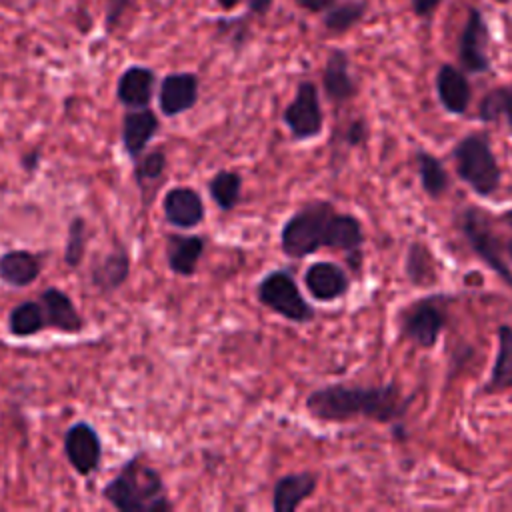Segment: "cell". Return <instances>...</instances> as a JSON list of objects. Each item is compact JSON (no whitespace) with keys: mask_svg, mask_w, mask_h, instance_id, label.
<instances>
[{"mask_svg":"<svg viewBox=\"0 0 512 512\" xmlns=\"http://www.w3.org/2000/svg\"><path fill=\"white\" fill-rule=\"evenodd\" d=\"M364 242L366 234L360 218L350 212H338L328 200L302 204L280 228V250L292 260H302L320 248H330L344 252L348 262L358 268Z\"/></svg>","mask_w":512,"mask_h":512,"instance_id":"cell-1","label":"cell"},{"mask_svg":"<svg viewBox=\"0 0 512 512\" xmlns=\"http://www.w3.org/2000/svg\"><path fill=\"white\" fill-rule=\"evenodd\" d=\"M410 404L412 396H404L396 382L380 386L336 382L312 390L304 400V408L310 418L336 424L356 418L372 420L378 424L400 422Z\"/></svg>","mask_w":512,"mask_h":512,"instance_id":"cell-2","label":"cell"},{"mask_svg":"<svg viewBox=\"0 0 512 512\" xmlns=\"http://www.w3.org/2000/svg\"><path fill=\"white\" fill-rule=\"evenodd\" d=\"M102 498L118 512H168L174 504L166 496L162 474L140 454L128 458L104 484Z\"/></svg>","mask_w":512,"mask_h":512,"instance_id":"cell-3","label":"cell"},{"mask_svg":"<svg viewBox=\"0 0 512 512\" xmlns=\"http://www.w3.org/2000/svg\"><path fill=\"white\" fill-rule=\"evenodd\" d=\"M456 176L480 198H490L500 190L502 168L486 134L462 136L452 148Z\"/></svg>","mask_w":512,"mask_h":512,"instance_id":"cell-4","label":"cell"},{"mask_svg":"<svg viewBox=\"0 0 512 512\" xmlns=\"http://www.w3.org/2000/svg\"><path fill=\"white\" fill-rule=\"evenodd\" d=\"M456 228L474 256L512 290V270L504 258V244L494 232L490 218L478 206H464L456 216Z\"/></svg>","mask_w":512,"mask_h":512,"instance_id":"cell-5","label":"cell"},{"mask_svg":"<svg viewBox=\"0 0 512 512\" xmlns=\"http://www.w3.org/2000/svg\"><path fill=\"white\" fill-rule=\"evenodd\" d=\"M444 294H430L412 300L398 312L400 336L412 342L416 348L430 350L438 344L440 334L448 324Z\"/></svg>","mask_w":512,"mask_h":512,"instance_id":"cell-6","label":"cell"},{"mask_svg":"<svg viewBox=\"0 0 512 512\" xmlns=\"http://www.w3.org/2000/svg\"><path fill=\"white\" fill-rule=\"evenodd\" d=\"M256 298L262 306L286 318L288 322L308 324L316 318V312L304 298L296 278L284 268L270 270L258 280Z\"/></svg>","mask_w":512,"mask_h":512,"instance_id":"cell-7","label":"cell"},{"mask_svg":"<svg viewBox=\"0 0 512 512\" xmlns=\"http://www.w3.org/2000/svg\"><path fill=\"white\" fill-rule=\"evenodd\" d=\"M282 122L286 124L294 142L314 140L324 130V112L320 104L318 86L312 80H302L296 86L294 98L286 104L282 112Z\"/></svg>","mask_w":512,"mask_h":512,"instance_id":"cell-8","label":"cell"},{"mask_svg":"<svg viewBox=\"0 0 512 512\" xmlns=\"http://www.w3.org/2000/svg\"><path fill=\"white\" fill-rule=\"evenodd\" d=\"M64 454L76 474H94L102 462V440L96 428L84 420L70 424L64 432Z\"/></svg>","mask_w":512,"mask_h":512,"instance_id":"cell-9","label":"cell"},{"mask_svg":"<svg viewBox=\"0 0 512 512\" xmlns=\"http://www.w3.org/2000/svg\"><path fill=\"white\" fill-rule=\"evenodd\" d=\"M488 44H490V30H488L486 18L478 8H470L458 40V60L464 72L484 74L490 70Z\"/></svg>","mask_w":512,"mask_h":512,"instance_id":"cell-10","label":"cell"},{"mask_svg":"<svg viewBox=\"0 0 512 512\" xmlns=\"http://www.w3.org/2000/svg\"><path fill=\"white\" fill-rule=\"evenodd\" d=\"M158 108L166 118H176L198 104L200 78L194 72L166 74L158 84Z\"/></svg>","mask_w":512,"mask_h":512,"instance_id":"cell-11","label":"cell"},{"mask_svg":"<svg viewBox=\"0 0 512 512\" xmlns=\"http://www.w3.org/2000/svg\"><path fill=\"white\" fill-rule=\"evenodd\" d=\"M164 220L178 230H192L206 218V206L192 186H172L162 196Z\"/></svg>","mask_w":512,"mask_h":512,"instance_id":"cell-12","label":"cell"},{"mask_svg":"<svg viewBox=\"0 0 512 512\" xmlns=\"http://www.w3.org/2000/svg\"><path fill=\"white\" fill-rule=\"evenodd\" d=\"M158 130L160 118L150 106L126 110L120 124V144L124 154L132 162L138 160L146 152L148 144L158 134Z\"/></svg>","mask_w":512,"mask_h":512,"instance_id":"cell-13","label":"cell"},{"mask_svg":"<svg viewBox=\"0 0 512 512\" xmlns=\"http://www.w3.org/2000/svg\"><path fill=\"white\" fill-rule=\"evenodd\" d=\"M304 288L316 302H334L350 292L348 272L330 260L312 262L304 270Z\"/></svg>","mask_w":512,"mask_h":512,"instance_id":"cell-14","label":"cell"},{"mask_svg":"<svg viewBox=\"0 0 512 512\" xmlns=\"http://www.w3.org/2000/svg\"><path fill=\"white\" fill-rule=\"evenodd\" d=\"M38 300L42 302L48 328L62 334H80L84 330V318L78 312L74 300L58 286H48L40 292Z\"/></svg>","mask_w":512,"mask_h":512,"instance_id":"cell-15","label":"cell"},{"mask_svg":"<svg viewBox=\"0 0 512 512\" xmlns=\"http://www.w3.org/2000/svg\"><path fill=\"white\" fill-rule=\"evenodd\" d=\"M436 96L442 108L452 116H464L472 100V88L464 70L454 64H442L434 76Z\"/></svg>","mask_w":512,"mask_h":512,"instance_id":"cell-16","label":"cell"},{"mask_svg":"<svg viewBox=\"0 0 512 512\" xmlns=\"http://www.w3.org/2000/svg\"><path fill=\"white\" fill-rule=\"evenodd\" d=\"M322 88L326 98L336 106L350 102L358 94V84L350 74V58L344 50H330L322 70Z\"/></svg>","mask_w":512,"mask_h":512,"instance_id":"cell-17","label":"cell"},{"mask_svg":"<svg viewBox=\"0 0 512 512\" xmlns=\"http://www.w3.org/2000/svg\"><path fill=\"white\" fill-rule=\"evenodd\" d=\"M318 488V474L310 470L290 472L280 476L272 488V510L294 512L298 510Z\"/></svg>","mask_w":512,"mask_h":512,"instance_id":"cell-18","label":"cell"},{"mask_svg":"<svg viewBox=\"0 0 512 512\" xmlns=\"http://www.w3.org/2000/svg\"><path fill=\"white\" fill-rule=\"evenodd\" d=\"M206 248V238L200 234L172 232L166 236V264L176 276L190 278L196 274Z\"/></svg>","mask_w":512,"mask_h":512,"instance_id":"cell-19","label":"cell"},{"mask_svg":"<svg viewBox=\"0 0 512 512\" xmlns=\"http://www.w3.org/2000/svg\"><path fill=\"white\" fill-rule=\"evenodd\" d=\"M156 90V72L148 66H128L116 82V100L126 108H146Z\"/></svg>","mask_w":512,"mask_h":512,"instance_id":"cell-20","label":"cell"},{"mask_svg":"<svg viewBox=\"0 0 512 512\" xmlns=\"http://www.w3.org/2000/svg\"><path fill=\"white\" fill-rule=\"evenodd\" d=\"M44 270L42 254L16 248L0 256V280L12 288H26L34 284Z\"/></svg>","mask_w":512,"mask_h":512,"instance_id":"cell-21","label":"cell"},{"mask_svg":"<svg viewBox=\"0 0 512 512\" xmlns=\"http://www.w3.org/2000/svg\"><path fill=\"white\" fill-rule=\"evenodd\" d=\"M130 278V254L124 248H114L98 258L90 270V284L104 292L112 294L120 290Z\"/></svg>","mask_w":512,"mask_h":512,"instance_id":"cell-22","label":"cell"},{"mask_svg":"<svg viewBox=\"0 0 512 512\" xmlns=\"http://www.w3.org/2000/svg\"><path fill=\"white\" fill-rule=\"evenodd\" d=\"M512 388V326L500 324L496 328V358L488 380L480 394H498Z\"/></svg>","mask_w":512,"mask_h":512,"instance_id":"cell-23","label":"cell"},{"mask_svg":"<svg viewBox=\"0 0 512 512\" xmlns=\"http://www.w3.org/2000/svg\"><path fill=\"white\" fill-rule=\"evenodd\" d=\"M166 166H168V156L162 148L144 152L138 160H134V182L142 194L144 206H148L150 196L154 198V190L162 182Z\"/></svg>","mask_w":512,"mask_h":512,"instance_id":"cell-24","label":"cell"},{"mask_svg":"<svg viewBox=\"0 0 512 512\" xmlns=\"http://www.w3.org/2000/svg\"><path fill=\"white\" fill-rule=\"evenodd\" d=\"M404 274L410 280V284L418 288L432 286L438 280L434 254L428 250L424 242L412 240L408 244L406 258H404Z\"/></svg>","mask_w":512,"mask_h":512,"instance_id":"cell-25","label":"cell"},{"mask_svg":"<svg viewBox=\"0 0 512 512\" xmlns=\"http://www.w3.org/2000/svg\"><path fill=\"white\" fill-rule=\"evenodd\" d=\"M46 316L42 302L36 300H22L8 312V332L16 338H30L46 330Z\"/></svg>","mask_w":512,"mask_h":512,"instance_id":"cell-26","label":"cell"},{"mask_svg":"<svg viewBox=\"0 0 512 512\" xmlns=\"http://www.w3.org/2000/svg\"><path fill=\"white\" fill-rule=\"evenodd\" d=\"M242 176L238 170L222 168L208 180V192L222 212H232L242 200Z\"/></svg>","mask_w":512,"mask_h":512,"instance_id":"cell-27","label":"cell"},{"mask_svg":"<svg viewBox=\"0 0 512 512\" xmlns=\"http://www.w3.org/2000/svg\"><path fill=\"white\" fill-rule=\"evenodd\" d=\"M416 168L422 190L430 198H442L450 188V178L442 160L426 150H416Z\"/></svg>","mask_w":512,"mask_h":512,"instance_id":"cell-28","label":"cell"},{"mask_svg":"<svg viewBox=\"0 0 512 512\" xmlns=\"http://www.w3.org/2000/svg\"><path fill=\"white\" fill-rule=\"evenodd\" d=\"M498 118L506 120L508 132L512 136V84L488 90L478 104V120L490 124Z\"/></svg>","mask_w":512,"mask_h":512,"instance_id":"cell-29","label":"cell"},{"mask_svg":"<svg viewBox=\"0 0 512 512\" xmlns=\"http://www.w3.org/2000/svg\"><path fill=\"white\" fill-rule=\"evenodd\" d=\"M364 12L366 4L362 0H338L328 12H324L322 24L332 34H344L362 20Z\"/></svg>","mask_w":512,"mask_h":512,"instance_id":"cell-30","label":"cell"},{"mask_svg":"<svg viewBox=\"0 0 512 512\" xmlns=\"http://www.w3.org/2000/svg\"><path fill=\"white\" fill-rule=\"evenodd\" d=\"M88 244V224L82 216H74L68 222L66 242H64V264L68 268H78L84 262Z\"/></svg>","mask_w":512,"mask_h":512,"instance_id":"cell-31","label":"cell"},{"mask_svg":"<svg viewBox=\"0 0 512 512\" xmlns=\"http://www.w3.org/2000/svg\"><path fill=\"white\" fill-rule=\"evenodd\" d=\"M250 14L238 16V18H220L216 20V28H218V36L230 40V44L240 50L248 38H250Z\"/></svg>","mask_w":512,"mask_h":512,"instance_id":"cell-32","label":"cell"},{"mask_svg":"<svg viewBox=\"0 0 512 512\" xmlns=\"http://www.w3.org/2000/svg\"><path fill=\"white\" fill-rule=\"evenodd\" d=\"M132 6V0H104V28L106 32H114L128 8Z\"/></svg>","mask_w":512,"mask_h":512,"instance_id":"cell-33","label":"cell"},{"mask_svg":"<svg viewBox=\"0 0 512 512\" xmlns=\"http://www.w3.org/2000/svg\"><path fill=\"white\" fill-rule=\"evenodd\" d=\"M368 140V124L364 118H354L344 130V144L350 148L362 146Z\"/></svg>","mask_w":512,"mask_h":512,"instance_id":"cell-34","label":"cell"},{"mask_svg":"<svg viewBox=\"0 0 512 512\" xmlns=\"http://www.w3.org/2000/svg\"><path fill=\"white\" fill-rule=\"evenodd\" d=\"M40 162H42V150L40 148H30L20 156V168L26 174H34L40 168Z\"/></svg>","mask_w":512,"mask_h":512,"instance_id":"cell-35","label":"cell"},{"mask_svg":"<svg viewBox=\"0 0 512 512\" xmlns=\"http://www.w3.org/2000/svg\"><path fill=\"white\" fill-rule=\"evenodd\" d=\"M302 10L312 14H324L328 12L338 0H294Z\"/></svg>","mask_w":512,"mask_h":512,"instance_id":"cell-36","label":"cell"},{"mask_svg":"<svg viewBox=\"0 0 512 512\" xmlns=\"http://www.w3.org/2000/svg\"><path fill=\"white\" fill-rule=\"evenodd\" d=\"M442 0H412V10L416 16L420 18H428L436 12V8L440 6Z\"/></svg>","mask_w":512,"mask_h":512,"instance_id":"cell-37","label":"cell"},{"mask_svg":"<svg viewBox=\"0 0 512 512\" xmlns=\"http://www.w3.org/2000/svg\"><path fill=\"white\" fill-rule=\"evenodd\" d=\"M272 2L274 0H248V12L246 14H250L252 18L254 16H264L272 8Z\"/></svg>","mask_w":512,"mask_h":512,"instance_id":"cell-38","label":"cell"},{"mask_svg":"<svg viewBox=\"0 0 512 512\" xmlns=\"http://www.w3.org/2000/svg\"><path fill=\"white\" fill-rule=\"evenodd\" d=\"M218 4H220V8H224V10H232V8H236L242 0H216Z\"/></svg>","mask_w":512,"mask_h":512,"instance_id":"cell-39","label":"cell"},{"mask_svg":"<svg viewBox=\"0 0 512 512\" xmlns=\"http://www.w3.org/2000/svg\"><path fill=\"white\" fill-rule=\"evenodd\" d=\"M500 218H502V222H504V224H506V226H510V228H512V208H508V210H504V212H502V216H500Z\"/></svg>","mask_w":512,"mask_h":512,"instance_id":"cell-40","label":"cell"},{"mask_svg":"<svg viewBox=\"0 0 512 512\" xmlns=\"http://www.w3.org/2000/svg\"><path fill=\"white\" fill-rule=\"evenodd\" d=\"M504 252H506V256L512 260V236L504 242Z\"/></svg>","mask_w":512,"mask_h":512,"instance_id":"cell-41","label":"cell"},{"mask_svg":"<svg viewBox=\"0 0 512 512\" xmlns=\"http://www.w3.org/2000/svg\"><path fill=\"white\" fill-rule=\"evenodd\" d=\"M496 2H500V4H504V2H508V0H496Z\"/></svg>","mask_w":512,"mask_h":512,"instance_id":"cell-42","label":"cell"}]
</instances>
